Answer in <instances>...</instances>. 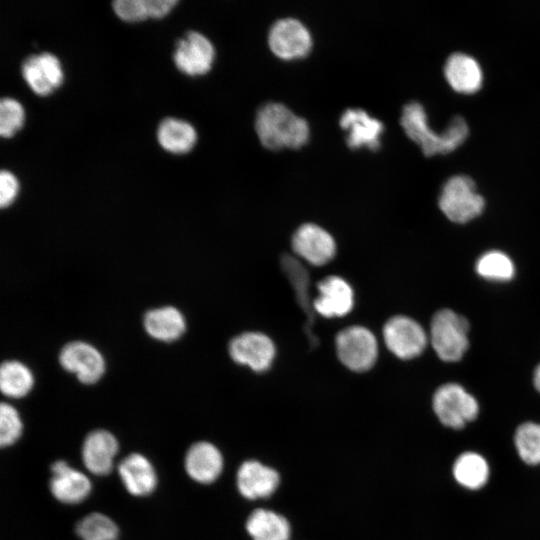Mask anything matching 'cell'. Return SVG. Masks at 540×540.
Listing matches in <instances>:
<instances>
[{"label":"cell","mask_w":540,"mask_h":540,"mask_svg":"<svg viewBox=\"0 0 540 540\" xmlns=\"http://www.w3.org/2000/svg\"><path fill=\"white\" fill-rule=\"evenodd\" d=\"M400 122L406 134L421 146L426 156L452 152L460 147L469 135V126L460 115H455L443 132L433 131L428 124L423 105L416 100L403 105Z\"/></svg>","instance_id":"obj_1"},{"label":"cell","mask_w":540,"mask_h":540,"mask_svg":"<svg viewBox=\"0 0 540 540\" xmlns=\"http://www.w3.org/2000/svg\"><path fill=\"white\" fill-rule=\"evenodd\" d=\"M255 129L261 143L270 149L300 147L309 137L307 120L280 102H267L259 108Z\"/></svg>","instance_id":"obj_2"},{"label":"cell","mask_w":540,"mask_h":540,"mask_svg":"<svg viewBox=\"0 0 540 540\" xmlns=\"http://www.w3.org/2000/svg\"><path fill=\"white\" fill-rule=\"evenodd\" d=\"M431 408L441 427L460 432L480 414L477 398L458 383H445L433 393Z\"/></svg>","instance_id":"obj_3"},{"label":"cell","mask_w":540,"mask_h":540,"mask_svg":"<svg viewBox=\"0 0 540 540\" xmlns=\"http://www.w3.org/2000/svg\"><path fill=\"white\" fill-rule=\"evenodd\" d=\"M438 205L450 221L463 224L482 214L485 199L470 176L457 174L442 185Z\"/></svg>","instance_id":"obj_4"},{"label":"cell","mask_w":540,"mask_h":540,"mask_svg":"<svg viewBox=\"0 0 540 540\" xmlns=\"http://www.w3.org/2000/svg\"><path fill=\"white\" fill-rule=\"evenodd\" d=\"M469 323L450 309L437 311L430 325V343L437 356L445 362L459 361L469 347Z\"/></svg>","instance_id":"obj_5"},{"label":"cell","mask_w":540,"mask_h":540,"mask_svg":"<svg viewBox=\"0 0 540 540\" xmlns=\"http://www.w3.org/2000/svg\"><path fill=\"white\" fill-rule=\"evenodd\" d=\"M336 353L341 363L354 372L371 369L378 357V343L374 334L363 326H349L335 338Z\"/></svg>","instance_id":"obj_6"},{"label":"cell","mask_w":540,"mask_h":540,"mask_svg":"<svg viewBox=\"0 0 540 540\" xmlns=\"http://www.w3.org/2000/svg\"><path fill=\"white\" fill-rule=\"evenodd\" d=\"M281 483L278 469L260 459H246L237 469V490L248 501L270 500L278 492Z\"/></svg>","instance_id":"obj_7"},{"label":"cell","mask_w":540,"mask_h":540,"mask_svg":"<svg viewBox=\"0 0 540 540\" xmlns=\"http://www.w3.org/2000/svg\"><path fill=\"white\" fill-rule=\"evenodd\" d=\"M48 472L47 488L57 502L64 505H76L90 495L92 490L90 479L67 460L59 458L52 461Z\"/></svg>","instance_id":"obj_8"},{"label":"cell","mask_w":540,"mask_h":540,"mask_svg":"<svg viewBox=\"0 0 540 540\" xmlns=\"http://www.w3.org/2000/svg\"><path fill=\"white\" fill-rule=\"evenodd\" d=\"M386 347L403 360L419 356L428 343L423 327L414 319L398 315L390 318L383 327Z\"/></svg>","instance_id":"obj_9"},{"label":"cell","mask_w":540,"mask_h":540,"mask_svg":"<svg viewBox=\"0 0 540 540\" xmlns=\"http://www.w3.org/2000/svg\"><path fill=\"white\" fill-rule=\"evenodd\" d=\"M27 86L39 96H47L57 90L64 81L60 59L51 52L27 55L20 67Z\"/></svg>","instance_id":"obj_10"},{"label":"cell","mask_w":540,"mask_h":540,"mask_svg":"<svg viewBox=\"0 0 540 540\" xmlns=\"http://www.w3.org/2000/svg\"><path fill=\"white\" fill-rule=\"evenodd\" d=\"M268 43L275 55L283 59L305 56L312 47V36L306 25L294 17L276 20L270 27Z\"/></svg>","instance_id":"obj_11"},{"label":"cell","mask_w":540,"mask_h":540,"mask_svg":"<svg viewBox=\"0 0 540 540\" xmlns=\"http://www.w3.org/2000/svg\"><path fill=\"white\" fill-rule=\"evenodd\" d=\"M215 59V49L211 41L202 33L189 31L175 47L173 60L176 67L189 76L208 73Z\"/></svg>","instance_id":"obj_12"},{"label":"cell","mask_w":540,"mask_h":540,"mask_svg":"<svg viewBox=\"0 0 540 540\" xmlns=\"http://www.w3.org/2000/svg\"><path fill=\"white\" fill-rule=\"evenodd\" d=\"M229 354L236 363L248 366L255 372H264L271 367L276 348L267 335L245 332L231 340Z\"/></svg>","instance_id":"obj_13"},{"label":"cell","mask_w":540,"mask_h":540,"mask_svg":"<svg viewBox=\"0 0 540 540\" xmlns=\"http://www.w3.org/2000/svg\"><path fill=\"white\" fill-rule=\"evenodd\" d=\"M294 252L315 266L330 262L336 253V244L332 235L315 223L300 225L292 237Z\"/></svg>","instance_id":"obj_14"},{"label":"cell","mask_w":540,"mask_h":540,"mask_svg":"<svg viewBox=\"0 0 540 540\" xmlns=\"http://www.w3.org/2000/svg\"><path fill=\"white\" fill-rule=\"evenodd\" d=\"M59 362L83 384L97 382L105 370L101 353L92 345L80 341L66 344L59 354Z\"/></svg>","instance_id":"obj_15"},{"label":"cell","mask_w":540,"mask_h":540,"mask_svg":"<svg viewBox=\"0 0 540 540\" xmlns=\"http://www.w3.org/2000/svg\"><path fill=\"white\" fill-rule=\"evenodd\" d=\"M451 477L462 490L475 493L485 489L492 476L488 458L479 451L467 449L460 452L451 464Z\"/></svg>","instance_id":"obj_16"},{"label":"cell","mask_w":540,"mask_h":540,"mask_svg":"<svg viewBox=\"0 0 540 540\" xmlns=\"http://www.w3.org/2000/svg\"><path fill=\"white\" fill-rule=\"evenodd\" d=\"M315 311L325 318L343 317L354 306V293L349 283L339 276H328L318 283Z\"/></svg>","instance_id":"obj_17"},{"label":"cell","mask_w":540,"mask_h":540,"mask_svg":"<svg viewBox=\"0 0 540 540\" xmlns=\"http://www.w3.org/2000/svg\"><path fill=\"white\" fill-rule=\"evenodd\" d=\"M245 531L251 540H293V526L282 512L261 506L246 518Z\"/></svg>","instance_id":"obj_18"},{"label":"cell","mask_w":540,"mask_h":540,"mask_svg":"<svg viewBox=\"0 0 540 540\" xmlns=\"http://www.w3.org/2000/svg\"><path fill=\"white\" fill-rule=\"evenodd\" d=\"M118 449V441L113 434L105 430H95L84 439L81 458L90 473L107 475L114 466Z\"/></svg>","instance_id":"obj_19"},{"label":"cell","mask_w":540,"mask_h":540,"mask_svg":"<svg viewBox=\"0 0 540 540\" xmlns=\"http://www.w3.org/2000/svg\"><path fill=\"white\" fill-rule=\"evenodd\" d=\"M341 127L347 130L346 142L350 147H380V135L384 129L381 120L372 117L362 108H347L340 116Z\"/></svg>","instance_id":"obj_20"},{"label":"cell","mask_w":540,"mask_h":540,"mask_svg":"<svg viewBox=\"0 0 540 540\" xmlns=\"http://www.w3.org/2000/svg\"><path fill=\"white\" fill-rule=\"evenodd\" d=\"M444 76L453 90L462 94L478 92L484 81L479 62L463 52H454L444 64Z\"/></svg>","instance_id":"obj_21"},{"label":"cell","mask_w":540,"mask_h":540,"mask_svg":"<svg viewBox=\"0 0 540 540\" xmlns=\"http://www.w3.org/2000/svg\"><path fill=\"white\" fill-rule=\"evenodd\" d=\"M185 469L194 481L208 484L215 481L223 470V456L210 442L193 444L185 456Z\"/></svg>","instance_id":"obj_22"},{"label":"cell","mask_w":540,"mask_h":540,"mask_svg":"<svg viewBox=\"0 0 540 540\" xmlns=\"http://www.w3.org/2000/svg\"><path fill=\"white\" fill-rule=\"evenodd\" d=\"M118 473L126 490L134 496H146L157 485V475L153 465L139 453L126 456L118 466Z\"/></svg>","instance_id":"obj_23"},{"label":"cell","mask_w":540,"mask_h":540,"mask_svg":"<svg viewBox=\"0 0 540 540\" xmlns=\"http://www.w3.org/2000/svg\"><path fill=\"white\" fill-rule=\"evenodd\" d=\"M160 146L173 154L189 152L197 142V132L189 122L178 118H165L157 129Z\"/></svg>","instance_id":"obj_24"},{"label":"cell","mask_w":540,"mask_h":540,"mask_svg":"<svg viewBox=\"0 0 540 540\" xmlns=\"http://www.w3.org/2000/svg\"><path fill=\"white\" fill-rule=\"evenodd\" d=\"M143 324L151 337L161 341H173L179 338L186 328L182 313L172 306L148 311L144 316Z\"/></svg>","instance_id":"obj_25"},{"label":"cell","mask_w":540,"mask_h":540,"mask_svg":"<svg viewBox=\"0 0 540 540\" xmlns=\"http://www.w3.org/2000/svg\"><path fill=\"white\" fill-rule=\"evenodd\" d=\"M35 379L30 368L18 360L0 364V394L8 400H20L32 391Z\"/></svg>","instance_id":"obj_26"},{"label":"cell","mask_w":540,"mask_h":540,"mask_svg":"<svg viewBox=\"0 0 540 540\" xmlns=\"http://www.w3.org/2000/svg\"><path fill=\"white\" fill-rule=\"evenodd\" d=\"M512 444L523 465L540 467V422L527 420L519 423L514 429Z\"/></svg>","instance_id":"obj_27"},{"label":"cell","mask_w":540,"mask_h":540,"mask_svg":"<svg viewBox=\"0 0 540 540\" xmlns=\"http://www.w3.org/2000/svg\"><path fill=\"white\" fill-rule=\"evenodd\" d=\"M176 0H117L113 2L115 14L127 22H138L147 18H162L169 14Z\"/></svg>","instance_id":"obj_28"},{"label":"cell","mask_w":540,"mask_h":540,"mask_svg":"<svg viewBox=\"0 0 540 540\" xmlns=\"http://www.w3.org/2000/svg\"><path fill=\"white\" fill-rule=\"evenodd\" d=\"M26 432V423L19 409L8 400L0 401V452L16 448Z\"/></svg>","instance_id":"obj_29"},{"label":"cell","mask_w":540,"mask_h":540,"mask_svg":"<svg viewBox=\"0 0 540 540\" xmlns=\"http://www.w3.org/2000/svg\"><path fill=\"white\" fill-rule=\"evenodd\" d=\"M476 272L489 281H510L515 275L511 258L502 251L490 250L482 254L475 265Z\"/></svg>","instance_id":"obj_30"},{"label":"cell","mask_w":540,"mask_h":540,"mask_svg":"<svg viewBox=\"0 0 540 540\" xmlns=\"http://www.w3.org/2000/svg\"><path fill=\"white\" fill-rule=\"evenodd\" d=\"M75 532L81 540H116L119 531L111 518L95 512L80 519L76 523Z\"/></svg>","instance_id":"obj_31"},{"label":"cell","mask_w":540,"mask_h":540,"mask_svg":"<svg viewBox=\"0 0 540 540\" xmlns=\"http://www.w3.org/2000/svg\"><path fill=\"white\" fill-rule=\"evenodd\" d=\"M26 110L15 97L0 96V137L10 138L25 124Z\"/></svg>","instance_id":"obj_32"},{"label":"cell","mask_w":540,"mask_h":540,"mask_svg":"<svg viewBox=\"0 0 540 540\" xmlns=\"http://www.w3.org/2000/svg\"><path fill=\"white\" fill-rule=\"evenodd\" d=\"M21 183L18 176L10 169L0 168V209L10 207L18 198Z\"/></svg>","instance_id":"obj_33"},{"label":"cell","mask_w":540,"mask_h":540,"mask_svg":"<svg viewBox=\"0 0 540 540\" xmlns=\"http://www.w3.org/2000/svg\"><path fill=\"white\" fill-rule=\"evenodd\" d=\"M533 384L537 392L540 394V363L534 370L533 374Z\"/></svg>","instance_id":"obj_34"}]
</instances>
